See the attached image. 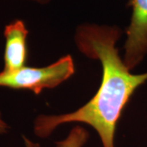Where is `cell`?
I'll return each mask as SVG.
<instances>
[{"label":"cell","mask_w":147,"mask_h":147,"mask_svg":"<svg viewBox=\"0 0 147 147\" xmlns=\"http://www.w3.org/2000/svg\"><path fill=\"white\" fill-rule=\"evenodd\" d=\"M122 30L116 26L85 23L77 27L74 41L86 57L101 64L100 86L92 98L77 110L60 115H40L34 121L37 137L47 138L57 127L82 123L93 127L103 147H115L117 123L135 91L147 81V72L131 74L119 54L116 42Z\"/></svg>","instance_id":"cell-1"},{"label":"cell","mask_w":147,"mask_h":147,"mask_svg":"<svg viewBox=\"0 0 147 147\" xmlns=\"http://www.w3.org/2000/svg\"><path fill=\"white\" fill-rule=\"evenodd\" d=\"M74 63L70 55L58 59L44 67L25 66L12 72H0V88L29 90L39 95L62 84L74 74Z\"/></svg>","instance_id":"cell-2"},{"label":"cell","mask_w":147,"mask_h":147,"mask_svg":"<svg viewBox=\"0 0 147 147\" xmlns=\"http://www.w3.org/2000/svg\"><path fill=\"white\" fill-rule=\"evenodd\" d=\"M127 6L131 16L126 30L123 62L131 70L147 54V0H128Z\"/></svg>","instance_id":"cell-3"},{"label":"cell","mask_w":147,"mask_h":147,"mask_svg":"<svg viewBox=\"0 0 147 147\" xmlns=\"http://www.w3.org/2000/svg\"><path fill=\"white\" fill-rule=\"evenodd\" d=\"M29 30L24 21L13 20L4 27L5 38L3 71L12 72L26 66L28 59L27 38Z\"/></svg>","instance_id":"cell-4"},{"label":"cell","mask_w":147,"mask_h":147,"mask_svg":"<svg viewBox=\"0 0 147 147\" xmlns=\"http://www.w3.org/2000/svg\"><path fill=\"white\" fill-rule=\"evenodd\" d=\"M89 133L81 126H75L70 130L66 138L56 143L57 147H83L88 142ZM26 147H40L39 144L33 142L29 138L23 136Z\"/></svg>","instance_id":"cell-5"},{"label":"cell","mask_w":147,"mask_h":147,"mask_svg":"<svg viewBox=\"0 0 147 147\" xmlns=\"http://www.w3.org/2000/svg\"><path fill=\"white\" fill-rule=\"evenodd\" d=\"M9 129H10V126L4 120L3 115L0 111V136L7 134L9 131Z\"/></svg>","instance_id":"cell-6"},{"label":"cell","mask_w":147,"mask_h":147,"mask_svg":"<svg viewBox=\"0 0 147 147\" xmlns=\"http://www.w3.org/2000/svg\"><path fill=\"white\" fill-rule=\"evenodd\" d=\"M28 1H31V2L37 3H38V4H42V5H44V4L48 3L51 0H28Z\"/></svg>","instance_id":"cell-7"}]
</instances>
